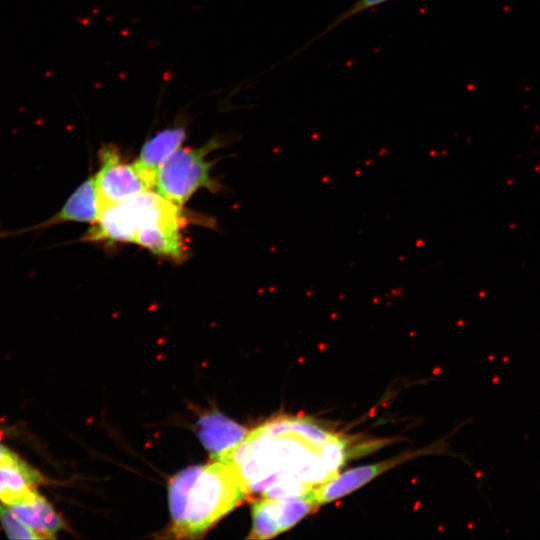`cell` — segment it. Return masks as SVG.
Masks as SVG:
<instances>
[{"mask_svg": "<svg viewBox=\"0 0 540 540\" xmlns=\"http://www.w3.org/2000/svg\"><path fill=\"white\" fill-rule=\"evenodd\" d=\"M348 442L318 423L297 417L271 419L225 456L248 498L309 495L336 474L348 458Z\"/></svg>", "mask_w": 540, "mask_h": 540, "instance_id": "6da1fadb", "label": "cell"}, {"mask_svg": "<svg viewBox=\"0 0 540 540\" xmlns=\"http://www.w3.org/2000/svg\"><path fill=\"white\" fill-rule=\"evenodd\" d=\"M168 499L171 537L193 539L239 506L247 494L233 467L213 460L175 475L169 482Z\"/></svg>", "mask_w": 540, "mask_h": 540, "instance_id": "7a4b0ae2", "label": "cell"}, {"mask_svg": "<svg viewBox=\"0 0 540 540\" xmlns=\"http://www.w3.org/2000/svg\"><path fill=\"white\" fill-rule=\"evenodd\" d=\"M225 140L218 136L198 148L177 149L159 169L157 193L182 206L200 188L218 190L219 184L210 175L212 161L206 157Z\"/></svg>", "mask_w": 540, "mask_h": 540, "instance_id": "3957f363", "label": "cell"}, {"mask_svg": "<svg viewBox=\"0 0 540 540\" xmlns=\"http://www.w3.org/2000/svg\"><path fill=\"white\" fill-rule=\"evenodd\" d=\"M178 206L156 192L147 191L135 242L150 252L182 261L187 256V247L181 230L186 219Z\"/></svg>", "mask_w": 540, "mask_h": 540, "instance_id": "277c9868", "label": "cell"}, {"mask_svg": "<svg viewBox=\"0 0 540 540\" xmlns=\"http://www.w3.org/2000/svg\"><path fill=\"white\" fill-rule=\"evenodd\" d=\"M99 160L101 166L94 177L101 213L150 190L134 164L125 163L115 146H103Z\"/></svg>", "mask_w": 540, "mask_h": 540, "instance_id": "5b68a950", "label": "cell"}, {"mask_svg": "<svg viewBox=\"0 0 540 540\" xmlns=\"http://www.w3.org/2000/svg\"><path fill=\"white\" fill-rule=\"evenodd\" d=\"M317 506L308 496L262 498L253 502L252 528L247 538L270 539L294 527Z\"/></svg>", "mask_w": 540, "mask_h": 540, "instance_id": "8992f818", "label": "cell"}, {"mask_svg": "<svg viewBox=\"0 0 540 540\" xmlns=\"http://www.w3.org/2000/svg\"><path fill=\"white\" fill-rule=\"evenodd\" d=\"M144 193L103 210L83 239L85 241L135 242L144 205Z\"/></svg>", "mask_w": 540, "mask_h": 540, "instance_id": "52a82bcc", "label": "cell"}, {"mask_svg": "<svg viewBox=\"0 0 540 540\" xmlns=\"http://www.w3.org/2000/svg\"><path fill=\"white\" fill-rule=\"evenodd\" d=\"M422 451L402 454L385 461L364 465L336 474L307 495L317 506L333 502L348 495L377 476L406 460L421 455Z\"/></svg>", "mask_w": 540, "mask_h": 540, "instance_id": "ba28073f", "label": "cell"}, {"mask_svg": "<svg viewBox=\"0 0 540 540\" xmlns=\"http://www.w3.org/2000/svg\"><path fill=\"white\" fill-rule=\"evenodd\" d=\"M185 139L186 129L178 124L159 131L143 144L133 164L150 189L156 187L162 164L181 147Z\"/></svg>", "mask_w": 540, "mask_h": 540, "instance_id": "9c48e42d", "label": "cell"}, {"mask_svg": "<svg viewBox=\"0 0 540 540\" xmlns=\"http://www.w3.org/2000/svg\"><path fill=\"white\" fill-rule=\"evenodd\" d=\"M100 214L95 177L90 176L74 190L54 215L29 229L18 231V233L42 230L65 222L92 223L99 219Z\"/></svg>", "mask_w": 540, "mask_h": 540, "instance_id": "30bf717a", "label": "cell"}, {"mask_svg": "<svg viewBox=\"0 0 540 540\" xmlns=\"http://www.w3.org/2000/svg\"><path fill=\"white\" fill-rule=\"evenodd\" d=\"M44 482L43 475L25 460L0 463V502L13 506L27 502L39 492L37 486Z\"/></svg>", "mask_w": 540, "mask_h": 540, "instance_id": "8fae6325", "label": "cell"}, {"mask_svg": "<svg viewBox=\"0 0 540 540\" xmlns=\"http://www.w3.org/2000/svg\"><path fill=\"white\" fill-rule=\"evenodd\" d=\"M250 430L216 412L202 416L197 423V434L204 447L217 460L234 449Z\"/></svg>", "mask_w": 540, "mask_h": 540, "instance_id": "7c38bea8", "label": "cell"}, {"mask_svg": "<svg viewBox=\"0 0 540 540\" xmlns=\"http://www.w3.org/2000/svg\"><path fill=\"white\" fill-rule=\"evenodd\" d=\"M8 507L42 539L54 538L66 527L61 516L40 493L27 502Z\"/></svg>", "mask_w": 540, "mask_h": 540, "instance_id": "4fadbf2b", "label": "cell"}, {"mask_svg": "<svg viewBox=\"0 0 540 540\" xmlns=\"http://www.w3.org/2000/svg\"><path fill=\"white\" fill-rule=\"evenodd\" d=\"M0 525L11 539H42L36 532L16 517L7 505L0 502Z\"/></svg>", "mask_w": 540, "mask_h": 540, "instance_id": "5bb4252c", "label": "cell"}, {"mask_svg": "<svg viewBox=\"0 0 540 540\" xmlns=\"http://www.w3.org/2000/svg\"><path fill=\"white\" fill-rule=\"evenodd\" d=\"M388 1L391 0H357L354 2L349 8L344 10L341 14H339L335 19L331 21L330 24L326 26L317 36H315L312 40H310L302 49L307 47L308 45L316 42L320 38L326 36L328 33L333 31L335 28H337L339 25L344 23L345 21L351 19L352 17L365 12L369 9H373L377 6H380ZM301 49V50H302Z\"/></svg>", "mask_w": 540, "mask_h": 540, "instance_id": "9a60e30c", "label": "cell"}, {"mask_svg": "<svg viewBox=\"0 0 540 540\" xmlns=\"http://www.w3.org/2000/svg\"><path fill=\"white\" fill-rule=\"evenodd\" d=\"M21 458L17 453L12 451L6 445L0 442V463L14 461Z\"/></svg>", "mask_w": 540, "mask_h": 540, "instance_id": "2e32d148", "label": "cell"}]
</instances>
